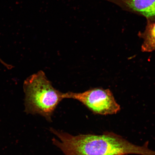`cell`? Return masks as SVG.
<instances>
[{
    "label": "cell",
    "instance_id": "2",
    "mask_svg": "<svg viewBox=\"0 0 155 155\" xmlns=\"http://www.w3.org/2000/svg\"><path fill=\"white\" fill-rule=\"evenodd\" d=\"M25 111L50 119L61 101L64 93L54 88L44 71H40L25 81Z\"/></svg>",
    "mask_w": 155,
    "mask_h": 155
},
{
    "label": "cell",
    "instance_id": "3",
    "mask_svg": "<svg viewBox=\"0 0 155 155\" xmlns=\"http://www.w3.org/2000/svg\"><path fill=\"white\" fill-rule=\"evenodd\" d=\"M64 98L78 101L94 113L102 115L115 114L121 110L109 89L94 88L82 93L68 92L63 94Z\"/></svg>",
    "mask_w": 155,
    "mask_h": 155
},
{
    "label": "cell",
    "instance_id": "1",
    "mask_svg": "<svg viewBox=\"0 0 155 155\" xmlns=\"http://www.w3.org/2000/svg\"><path fill=\"white\" fill-rule=\"evenodd\" d=\"M54 144L65 155H155L148 143L142 146L133 144L112 132L100 135H71L58 132Z\"/></svg>",
    "mask_w": 155,
    "mask_h": 155
},
{
    "label": "cell",
    "instance_id": "6",
    "mask_svg": "<svg viewBox=\"0 0 155 155\" xmlns=\"http://www.w3.org/2000/svg\"><path fill=\"white\" fill-rule=\"evenodd\" d=\"M0 62H1L3 65L5 66L8 69H12L13 66L12 65H11L8 64H7L5 62L2 60L1 59V58H0Z\"/></svg>",
    "mask_w": 155,
    "mask_h": 155
},
{
    "label": "cell",
    "instance_id": "5",
    "mask_svg": "<svg viewBox=\"0 0 155 155\" xmlns=\"http://www.w3.org/2000/svg\"><path fill=\"white\" fill-rule=\"evenodd\" d=\"M138 35L143 40L141 47L143 52L155 51V21H147L145 30Z\"/></svg>",
    "mask_w": 155,
    "mask_h": 155
},
{
    "label": "cell",
    "instance_id": "4",
    "mask_svg": "<svg viewBox=\"0 0 155 155\" xmlns=\"http://www.w3.org/2000/svg\"><path fill=\"white\" fill-rule=\"evenodd\" d=\"M126 11L142 15L147 21H155V0H106Z\"/></svg>",
    "mask_w": 155,
    "mask_h": 155
}]
</instances>
